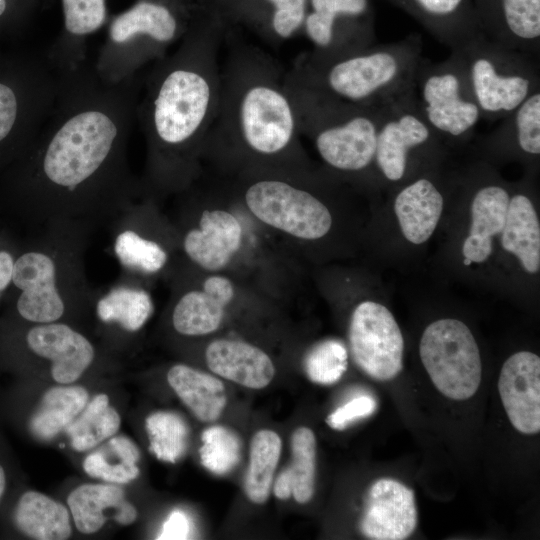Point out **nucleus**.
Wrapping results in <instances>:
<instances>
[{"instance_id":"obj_13","label":"nucleus","mask_w":540,"mask_h":540,"mask_svg":"<svg viewBox=\"0 0 540 540\" xmlns=\"http://www.w3.org/2000/svg\"><path fill=\"white\" fill-rule=\"evenodd\" d=\"M26 340L36 355L51 361V375L61 384L75 382L94 358L92 344L65 324L52 322L33 327Z\"/></svg>"},{"instance_id":"obj_30","label":"nucleus","mask_w":540,"mask_h":540,"mask_svg":"<svg viewBox=\"0 0 540 540\" xmlns=\"http://www.w3.org/2000/svg\"><path fill=\"white\" fill-rule=\"evenodd\" d=\"M121 418L109 404L106 394L96 395L87 402L79 415L66 427L71 446L76 451L94 448L119 430Z\"/></svg>"},{"instance_id":"obj_39","label":"nucleus","mask_w":540,"mask_h":540,"mask_svg":"<svg viewBox=\"0 0 540 540\" xmlns=\"http://www.w3.org/2000/svg\"><path fill=\"white\" fill-rule=\"evenodd\" d=\"M517 137L522 150L540 153V94H534L521 103L516 116Z\"/></svg>"},{"instance_id":"obj_35","label":"nucleus","mask_w":540,"mask_h":540,"mask_svg":"<svg viewBox=\"0 0 540 540\" xmlns=\"http://www.w3.org/2000/svg\"><path fill=\"white\" fill-rule=\"evenodd\" d=\"M200 459L210 472L223 475L230 472L241 458L238 435L224 426H211L202 433Z\"/></svg>"},{"instance_id":"obj_8","label":"nucleus","mask_w":540,"mask_h":540,"mask_svg":"<svg viewBox=\"0 0 540 540\" xmlns=\"http://www.w3.org/2000/svg\"><path fill=\"white\" fill-rule=\"evenodd\" d=\"M395 57L386 52L359 54L339 59L320 72L290 70L287 77L304 87L339 100L360 102L394 79Z\"/></svg>"},{"instance_id":"obj_40","label":"nucleus","mask_w":540,"mask_h":540,"mask_svg":"<svg viewBox=\"0 0 540 540\" xmlns=\"http://www.w3.org/2000/svg\"><path fill=\"white\" fill-rule=\"evenodd\" d=\"M376 408L377 402L372 396L359 395L335 409L326 422L335 430H344L353 422L372 415Z\"/></svg>"},{"instance_id":"obj_41","label":"nucleus","mask_w":540,"mask_h":540,"mask_svg":"<svg viewBox=\"0 0 540 540\" xmlns=\"http://www.w3.org/2000/svg\"><path fill=\"white\" fill-rule=\"evenodd\" d=\"M191 521L181 510L172 511L163 523L161 532L157 539L161 540H183L188 539L191 534Z\"/></svg>"},{"instance_id":"obj_12","label":"nucleus","mask_w":540,"mask_h":540,"mask_svg":"<svg viewBox=\"0 0 540 540\" xmlns=\"http://www.w3.org/2000/svg\"><path fill=\"white\" fill-rule=\"evenodd\" d=\"M12 281L22 291L17 309L24 319L45 324L62 317L65 306L51 257L41 252L23 254L14 262Z\"/></svg>"},{"instance_id":"obj_37","label":"nucleus","mask_w":540,"mask_h":540,"mask_svg":"<svg viewBox=\"0 0 540 540\" xmlns=\"http://www.w3.org/2000/svg\"><path fill=\"white\" fill-rule=\"evenodd\" d=\"M114 250L123 266L147 274L158 272L167 262V253L160 244L131 230L117 236Z\"/></svg>"},{"instance_id":"obj_5","label":"nucleus","mask_w":540,"mask_h":540,"mask_svg":"<svg viewBox=\"0 0 540 540\" xmlns=\"http://www.w3.org/2000/svg\"><path fill=\"white\" fill-rule=\"evenodd\" d=\"M419 353L437 390L452 400H466L478 390L482 364L477 342L462 321L439 319L424 330Z\"/></svg>"},{"instance_id":"obj_1","label":"nucleus","mask_w":540,"mask_h":540,"mask_svg":"<svg viewBox=\"0 0 540 540\" xmlns=\"http://www.w3.org/2000/svg\"><path fill=\"white\" fill-rule=\"evenodd\" d=\"M57 73L51 112L27 147V183L43 201L126 191L125 152L143 80L137 74L106 82L87 61Z\"/></svg>"},{"instance_id":"obj_45","label":"nucleus","mask_w":540,"mask_h":540,"mask_svg":"<svg viewBox=\"0 0 540 540\" xmlns=\"http://www.w3.org/2000/svg\"><path fill=\"white\" fill-rule=\"evenodd\" d=\"M14 262L6 251H0V291L4 290L12 280Z\"/></svg>"},{"instance_id":"obj_7","label":"nucleus","mask_w":540,"mask_h":540,"mask_svg":"<svg viewBox=\"0 0 540 540\" xmlns=\"http://www.w3.org/2000/svg\"><path fill=\"white\" fill-rule=\"evenodd\" d=\"M348 339L354 363L372 379L388 381L402 370L403 336L394 316L382 304L364 301L356 306Z\"/></svg>"},{"instance_id":"obj_23","label":"nucleus","mask_w":540,"mask_h":540,"mask_svg":"<svg viewBox=\"0 0 540 540\" xmlns=\"http://www.w3.org/2000/svg\"><path fill=\"white\" fill-rule=\"evenodd\" d=\"M428 137L426 125L411 114L388 122L377 133L375 152L385 177L392 181L400 180L406 170L408 150L424 143Z\"/></svg>"},{"instance_id":"obj_46","label":"nucleus","mask_w":540,"mask_h":540,"mask_svg":"<svg viewBox=\"0 0 540 540\" xmlns=\"http://www.w3.org/2000/svg\"><path fill=\"white\" fill-rule=\"evenodd\" d=\"M43 0H20L21 11L24 20L28 18L39 2Z\"/></svg>"},{"instance_id":"obj_22","label":"nucleus","mask_w":540,"mask_h":540,"mask_svg":"<svg viewBox=\"0 0 540 540\" xmlns=\"http://www.w3.org/2000/svg\"><path fill=\"white\" fill-rule=\"evenodd\" d=\"M316 438L308 427L297 428L291 436V462L276 478L273 491L280 500L291 496L300 503L309 502L315 490Z\"/></svg>"},{"instance_id":"obj_2","label":"nucleus","mask_w":540,"mask_h":540,"mask_svg":"<svg viewBox=\"0 0 540 540\" xmlns=\"http://www.w3.org/2000/svg\"><path fill=\"white\" fill-rule=\"evenodd\" d=\"M226 28L199 6L177 48L155 61L143 80L136 120L148 144L151 175L159 183H182L203 150L219 102Z\"/></svg>"},{"instance_id":"obj_44","label":"nucleus","mask_w":540,"mask_h":540,"mask_svg":"<svg viewBox=\"0 0 540 540\" xmlns=\"http://www.w3.org/2000/svg\"><path fill=\"white\" fill-rule=\"evenodd\" d=\"M425 12L434 16H447L454 13L463 0H414Z\"/></svg>"},{"instance_id":"obj_26","label":"nucleus","mask_w":540,"mask_h":540,"mask_svg":"<svg viewBox=\"0 0 540 540\" xmlns=\"http://www.w3.org/2000/svg\"><path fill=\"white\" fill-rule=\"evenodd\" d=\"M472 81L480 106L489 112L511 111L527 97L529 81L520 76H500L484 58L474 62Z\"/></svg>"},{"instance_id":"obj_42","label":"nucleus","mask_w":540,"mask_h":540,"mask_svg":"<svg viewBox=\"0 0 540 540\" xmlns=\"http://www.w3.org/2000/svg\"><path fill=\"white\" fill-rule=\"evenodd\" d=\"M491 252V240H484L470 235L465 239L462 247L464 258L476 263L484 262Z\"/></svg>"},{"instance_id":"obj_6","label":"nucleus","mask_w":540,"mask_h":540,"mask_svg":"<svg viewBox=\"0 0 540 540\" xmlns=\"http://www.w3.org/2000/svg\"><path fill=\"white\" fill-rule=\"evenodd\" d=\"M244 200L258 220L296 238L319 239L332 225L330 211L316 196L270 171L251 178Z\"/></svg>"},{"instance_id":"obj_27","label":"nucleus","mask_w":540,"mask_h":540,"mask_svg":"<svg viewBox=\"0 0 540 540\" xmlns=\"http://www.w3.org/2000/svg\"><path fill=\"white\" fill-rule=\"evenodd\" d=\"M226 301L201 289L185 293L177 302L172 323L177 332L188 336H201L216 331L224 318Z\"/></svg>"},{"instance_id":"obj_31","label":"nucleus","mask_w":540,"mask_h":540,"mask_svg":"<svg viewBox=\"0 0 540 540\" xmlns=\"http://www.w3.org/2000/svg\"><path fill=\"white\" fill-rule=\"evenodd\" d=\"M153 309L148 292L129 287L115 288L97 303V314L102 321L117 322L128 331L139 330Z\"/></svg>"},{"instance_id":"obj_24","label":"nucleus","mask_w":540,"mask_h":540,"mask_svg":"<svg viewBox=\"0 0 540 540\" xmlns=\"http://www.w3.org/2000/svg\"><path fill=\"white\" fill-rule=\"evenodd\" d=\"M14 518L17 528L33 539L64 540L71 535L67 508L36 491H27L20 497Z\"/></svg>"},{"instance_id":"obj_10","label":"nucleus","mask_w":540,"mask_h":540,"mask_svg":"<svg viewBox=\"0 0 540 540\" xmlns=\"http://www.w3.org/2000/svg\"><path fill=\"white\" fill-rule=\"evenodd\" d=\"M417 526L414 491L392 478H380L368 489L360 519L361 533L374 540H403Z\"/></svg>"},{"instance_id":"obj_36","label":"nucleus","mask_w":540,"mask_h":540,"mask_svg":"<svg viewBox=\"0 0 540 540\" xmlns=\"http://www.w3.org/2000/svg\"><path fill=\"white\" fill-rule=\"evenodd\" d=\"M348 366L345 345L336 339H326L315 344L305 355L304 371L310 381L331 385L343 376Z\"/></svg>"},{"instance_id":"obj_43","label":"nucleus","mask_w":540,"mask_h":540,"mask_svg":"<svg viewBox=\"0 0 540 540\" xmlns=\"http://www.w3.org/2000/svg\"><path fill=\"white\" fill-rule=\"evenodd\" d=\"M24 21L20 0H0V31L16 28Z\"/></svg>"},{"instance_id":"obj_20","label":"nucleus","mask_w":540,"mask_h":540,"mask_svg":"<svg viewBox=\"0 0 540 540\" xmlns=\"http://www.w3.org/2000/svg\"><path fill=\"white\" fill-rule=\"evenodd\" d=\"M167 380L197 419L210 423L220 417L227 404L226 390L221 380L184 364L171 367Z\"/></svg>"},{"instance_id":"obj_33","label":"nucleus","mask_w":540,"mask_h":540,"mask_svg":"<svg viewBox=\"0 0 540 540\" xmlns=\"http://www.w3.org/2000/svg\"><path fill=\"white\" fill-rule=\"evenodd\" d=\"M151 452L160 460L175 463L188 446L189 429L177 414L159 411L146 419Z\"/></svg>"},{"instance_id":"obj_3","label":"nucleus","mask_w":540,"mask_h":540,"mask_svg":"<svg viewBox=\"0 0 540 540\" xmlns=\"http://www.w3.org/2000/svg\"><path fill=\"white\" fill-rule=\"evenodd\" d=\"M285 75L270 55L236 43L220 70V95L203 150L262 162L296 152L298 123Z\"/></svg>"},{"instance_id":"obj_18","label":"nucleus","mask_w":540,"mask_h":540,"mask_svg":"<svg viewBox=\"0 0 540 540\" xmlns=\"http://www.w3.org/2000/svg\"><path fill=\"white\" fill-rule=\"evenodd\" d=\"M426 113L437 129L458 136L478 120L479 109L473 102L459 96V82L455 75L431 76L423 88Z\"/></svg>"},{"instance_id":"obj_17","label":"nucleus","mask_w":540,"mask_h":540,"mask_svg":"<svg viewBox=\"0 0 540 540\" xmlns=\"http://www.w3.org/2000/svg\"><path fill=\"white\" fill-rule=\"evenodd\" d=\"M76 528L92 534L103 527L108 512L116 522L129 525L137 518L136 508L126 500L122 488L113 484H83L67 498Z\"/></svg>"},{"instance_id":"obj_16","label":"nucleus","mask_w":540,"mask_h":540,"mask_svg":"<svg viewBox=\"0 0 540 540\" xmlns=\"http://www.w3.org/2000/svg\"><path fill=\"white\" fill-rule=\"evenodd\" d=\"M208 368L216 375L250 389H262L275 375L271 358L240 340L217 339L205 351Z\"/></svg>"},{"instance_id":"obj_32","label":"nucleus","mask_w":540,"mask_h":540,"mask_svg":"<svg viewBox=\"0 0 540 540\" xmlns=\"http://www.w3.org/2000/svg\"><path fill=\"white\" fill-rule=\"evenodd\" d=\"M368 6V0H308L303 28L315 45L326 48L334 39L336 22L345 17H361Z\"/></svg>"},{"instance_id":"obj_47","label":"nucleus","mask_w":540,"mask_h":540,"mask_svg":"<svg viewBox=\"0 0 540 540\" xmlns=\"http://www.w3.org/2000/svg\"><path fill=\"white\" fill-rule=\"evenodd\" d=\"M6 486V476L3 467L0 465V500L3 496Z\"/></svg>"},{"instance_id":"obj_48","label":"nucleus","mask_w":540,"mask_h":540,"mask_svg":"<svg viewBox=\"0 0 540 540\" xmlns=\"http://www.w3.org/2000/svg\"><path fill=\"white\" fill-rule=\"evenodd\" d=\"M168 1H174V2H180V3H191V0H168Z\"/></svg>"},{"instance_id":"obj_4","label":"nucleus","mask_w":540,"mask_h":540,"mask_svg":"<svg viewBox=\"0 0 540 540\" xmlns=\"http://www.w3.org/2000/svg\"><path fill=\"white\" fill-rule=\"evenodd\" d=\"M199 6L168 0H137L114 16L93 64L99 77L117 83L139 74L181 40Z\"/></svg>"},{"instance_id":"obj_14","label":"nucleus","mask_w":540,"mask_h":540,"mask_svg":"<svg viewBox=\"0 0 540 540\" xmlns=\"http://www.w3.org/2000/svg\"><path fill=\"white\" fill-rule=\"evenodd\" d=\"M243 229L239 220L224 209L204 210L199 228L190 230L184 238L187 256L205 270L226 267L242 243Z\"/></svg>"},{"instance_id":"obj_38","label":"nucleus","mask_w":540,"mask_h":540,"mask_svg":"<svg viewBox=\"0 0 540 540\" xmlns=\"http://www.w3.org/2000/svg\"><path fill=\"white\" fill-rule=\"evenodd\" d=\"M506 25L519 38L540 36V0H502Z\"/></svg>"},{"instance_id":"obj_11","label":"nucleus","mask_w":540,"mask_h":540,"mask_svg":"<svg viewBox=\"0 0 540 540\" xmlns=\"http://www.w3.org/2000/svg\"><path fill=\"white\" fill-rule=\"evenodd\" d=\"M498 391L512 426L533 435L540 430V358L529 351L511 355L503 364Z\"/></svg>"},{"instance_id":"obj_9","label":"nucleus","mask_w":540,"mask_h":540,"mask_svg":"<svg viewBox=\"0 0 540 540\" xmlns=\"http://www.w3.org/2000/svg\"><path fill=\"white\" fill-rule=\"evenodd\" d=\"M199 6L227 26L242 24L268 40H285L303 28L308 0H200Z\"/></svg>"},{"instance_id":"obj_28","label":"nucleus","mask_w":540,"mask_h":540,"mask_svg":"<svg viewBox=\"0 0 540 540\" xmlns=\"http://www.w3.org/2000/svg\"><path fill=\"white\" fill-rule=\"evenodd\" d=\"M281 448V438L272 430H260L253 436L244 480V491L251 502L264 504L268 500Z\"/></svg>"},{"instance_id":"obj_15","label":"nucleus","mask_w":540,"mask_h":540,"mask_svg":"<svg viewBox=\"0 0 540 540\" xmlns=\"http://www.w3.org/2000/svg\"><path fill=\"white\" fill-rule=\"evenodd\" d=\"M62 29L46 53L56 70L86 62V40L108 20L106 0H61Z\"/></svg>"},{"instance_id":"obj_21","label":"nucleus","mask_w":540,"mask_h":540,"mask_svg":"<svg viewBox=\"0 0 540 540\" xmlns=\"http://www.w3.org/2000/svg\"><path fill=\"white\" fill-rule=\"evenodd\" d=\"M501 233L503 249L514 254L526 272L537 273L540 268V224L528 197L519 194L510 199Z\"/></svg>"},{"instance_id":"obj_19","label":"nucleus","mask_w":540,"mask_h":540,"mask_svg":"<svg viewBox=\"0 0 540 540\" xmlns=\"http://www.w3.org/2000/svg\"><path fill=\"white\" fill-rule=\"evenodd\" d=\"M443 197L427 179H419L396 197L394 211L404 237L413 244L426 242L441 217Z\"/></svg>"},{"instance_id":"obj_29","label":"nucleus","mask_w":540,"mask_h":540,"mask_svg":"<svg viewBox=\"0 0 540 540\" xmlns=\"http://www.w3.org/2000/svg\"><path fill=\"white\" fill-rule=\"evenodd\" d=\"M139 459L140 451L135 443L127 437L116 436L89 454L83 462V468L91 477L123 484L138 477Z\"/></svg>"},{"instance_id":"obj_34","label":"nucleus","mask_w":540,"mask_h":540,"mask_svg":"<svg viewBox=\"0 0 540 540\" xmlns=\"http://www.w3.org/2000/svg\"><path fill=\"white\" fill-rule=\"evenodd\" d=\"M510 197L499 186H487L480 189L471 205L470 236L484 240L501 233L508 210Z\"/></svg>"},{"instance_id":"obj_25","label":"nucleus","mask_w":540,"mask_h":540,"mask_svg":"<svg viewBox=\"0 0 540 540\" xmlns=\"http://www.w3.org/2000/svg\"><path fill=\"white\" fill-rule=\"evenodd\" d=\"M88 398L87 390L81 386H57L49 389L31 418L32 433L43 440L53 438L79 415Z\"/></svg>"}]
</instances>
